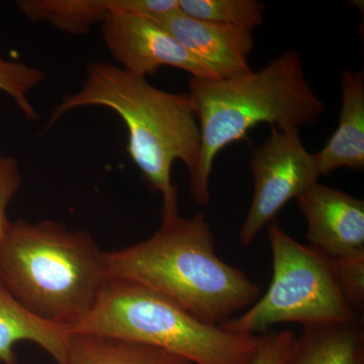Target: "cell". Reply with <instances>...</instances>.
Here are the masks:
<instances>
[{"label":"cell","instance_id":"4","mask_svg":"<svg viewBox=\"0 0 364 364\" xmlns=\"http://www.w3.org/2000/svg\"><path fill=\"white\" fill-rule=\"evenodd\" d=\"M105 252L88 232L59 222H11L0 242V284L36 317L73 331L107 280Z\"/></svg>","mask_w":364,"mask_h":364},{"label":"cell","instance_id":"12","mask_svg":"<svg viewBox=\"0 0 364 364\" xmlns=\"http://www.w3.org/2000/svg\"><path fill=\"white\" fill-rule=\"evenodd\" d=\"M341 111L336 130L315 154L321 176L335 170L364 168V74L347 69L340 76Z\"/></svg>","mask_w":364,"mask_h":364},{"label":"cell","instance_id":"11","mask_svg":"<svg viewBox=\"0 0 364 364\" xmlns=\"http://www.w3.org/2000/svg\"><path fill=\"white\" fill-rule=\"evenodd\" d=\"M16 6L33 23H48L74 36L119 14L157 18L178 9L177 0H18Z\"/></svg>","mask_w":364,"mask_h":364},{"label":"cell","instance_id":"18","mask_svg":"<svg viewBox=\"0 0 364 364\" xmlns=\"http://www.w3.org/2000/svg\"><path fill=\"white\" fill-rule=\"evenodd\" d=\"M333 272L340 291L355 310L364 305V250L332 258Z\"/></svg>","mask_w":364,"mask_h":364},{"label":"cell","instance_id":"13","mask_svg":"<svg viewBox=\"0 0 364 364\" xmlns=\"http://www.w3.org/2000/svg\"><path fill=\"white\" fill-rule=\"evenodd\" d=\"M70 331L36 317L0 284V364H18L14 346L33 342L57 364H65Z\"/></svg>","mask_w":364,"mask_h":364},{"label":"cell","instance_id":"10","mask_svg":"<svg viewBox=\"0 0 364 364\" xmlns=\"http://www.w3.org/2000/svg\"><path fill=\"white\" fill-rule=\"evenodd\" d=\"M153 20L220 77L251 70L248 57L255 47L252 31L196 20L179 9Z\"/></svg>","mask_w":364,"mask_h":364},{"label":"cell","instance_id":"20","mask_svg":"<svg viewBox=\"0 0 364 364\" xmlns=\"http://www.w3.org/2000/svg\"><path fill=\"white\" fill-rule=\"evenodd\" d=\"M296 335L289 330L262 335L259 347L250 364H284Z\"/></svg>","mask_w":364,"mask_h":364},{"label":"cell","instance_id":"19","mask_svg":"<svg viewBox=\"0 0 364 364\" xmlns=\"http://www.w3.org/2000/svg\"><path fill=\"white\" fill-rule=\"evenodd\" d=\"M23 177L20 163L14 157L0 156V242L4 240L11 222L7 208L20 191Z\"/></svg>","mask_w":364,"mask_h":364},{"label":"cell","instance_id":"7","mask_svg":"<svg viewBox=\"0 0 364 364\" xmlns=\"http://www.w3.org/2000/svg\"><path fill=\"white\" fill-rule=\"evenodd\" d=\"M249 167L254 188L250 208L239 231L244 245L252 243L289 200H296L321 176L315 154L301 143L299 129L272 127L267 140L254 148Z\"/></svg>","mask_w":364,"mask_h":364},{"label":"cell","instance_id":"2","mask_svg":"<svg viewBox=\"0 0 364 364\" xmlns=\"http://www.w3.org/2000/svg\"><path fill=\"white\" fill-rule=\"evenodd\" d=\"M102 107L121 117L128 130V153L152 191L162 196L161 217L178 215L172 166L181 161L195 174L200 151L198 119L188 93L159 90L147 78L104 61L86 66L76 92L57 105L47 126L81 107Z\"/></svg>","mask_w":364,"mask_h":364},{"label":"cell","instance_id":"9","mask_svg":"<svg viewBox=\"0 0 364 364\" xmlns=\"http://www.w3.org/2000/svg\"><path fill=\"white\" fill-rule=\"evenodd\" d=\"M313 248L331 258L364 250V202L317 182L296 198Z\"/></svg>","mask_w":364,"mask_h":364},{"label":"cell","instance_id":"15","mask_svg":"<svg viewBox=\"0 0 364 364\" xmlns=\"http://www.w3.org/2000/svg\"><path fill=\"white\" fill-rule=\"evenodd\" d=\"M65 364L193 363L152 345L95 333L70 331Z\"/></svg>","mask_w":364,"mask_h":364},{"label":"cell","instance_id":"3","mask_svg":"<svg viewBox=\"0 0 364 364\" xmlns=\"http://www.w3.org/2000/svg\"><path fill=\"white\" fill-rule=\"evenodd\" d=\"M188 88L200 133V158L189 188L202 205L210 203L215 160L227 146L246 139L262 123L279 130L311 126L326 109L309 85L296 50L257 71L228 78L191 77Z\"/></svg>","mask_w":364,"mask_h":364},{"label":"cell","instance_id":"16","mask_svg":"<svg viewBox=\"0 0 364 364\" xmlns=\"http://www.w3.org/2000/svg\"><path fill=\"white\" fill-rule=\"evenodd\" d=\"M178 9L196 20L249 31L264 21L265 6L257 0H178Z\"/></svg>","mask_w":364,"mask_h":364},{"label":"cell","instance_id":"1","mask_svg":"<svg viewBox=\"0 0 364 364\" xmlns=\"http://www.w3.org/2000/svg\"><path fill=\"white\" fill-rule=\"evenodd\" d=\"M107 277L135 282L176 303L205 324L222 326L260 298V287L215 251L203 212L162 218L149 238L105 252Z\"/></svg>","mask_w":364,"mask_h":364},{"label":"cell","instance_id":"14","mask_svg":"<svg viewBox=\"0 0 364 364\" xmlns=\"http://www.w3.org/2000/svg\"><path fill=\"white\" fill-rule=\"evenodd\" d=\"M284 364H364L363 321L304 327Z\"/></svg>","mask_w":364,"mask_h":364},{"label":"cell","instance_id":"6","mask_svg":"<svg viewBox=\"0 0 364 364\" xmlns=\"http://www.w3.org/2000/svg\"><path fill=\"white\" fill-rule=\"evenodd\" d=\"M272 254V279L267 293L223 329L256 335L272 326H306L346 322L356 317L340 291L332 258L294 240L277 220L267 225Z\"/></svg>","mask_w":364,"mask_h":364},{"label":"cell","instance_id":"5","mask_svg":"<svg viewBox=\"0 0 364 364\" xmlns=\"http://www.w3.org/2000/svg\"><path fill=\"white\" fill-rule=\"evenodd\" d=\"M73 331L152 345L193 364H250L262 337L205 324L161 294L119 277H107L95 308Z\"/></svg>","mask_w":364,"mask_h":364},{"label":"cell","instance_id":"8","mask_svg":"<svg viewBox=\"0 0 364 364\" xmlns=\"http://www.w3.org/2000/svg\"><path fill=\"white\" fill-rule=\"evenodd\" d=\"M102 39L117 66L135 75L147 78L162 66H170L191 77L221 78L153 18L117 14L102 25Z\"/></svg>","mask_w":364,"mask_h":364},{"label":"cell","instance_id":"17","mask_svg":"<svg viewBox=\"0 0 364 364\" xmlns=\"http://www.w3.org/2000/svg\"><path fill=\"white\" fill-rule=\"evenodd\" d=\"M46 79L44 72L23 62L7 59L0 53V91L13 100L30 121L39 117L30 102V95Z\"/></svg>","mask_w":364,"mask_h":364}]
</instances>
